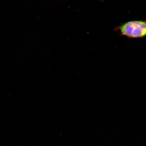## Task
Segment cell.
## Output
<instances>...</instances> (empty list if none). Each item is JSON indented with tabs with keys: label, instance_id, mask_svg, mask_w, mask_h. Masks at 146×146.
Listing matches in <instances>:
<instances>
[{
	"label": "cell",
	"instance_id": "2",
	"mask_svg": "<svg viewBox=\"0 0 146 146\" xmlns=\"http://www.w3.org/2000/svg\"><path fill=\"white\" fill-rule=\"evenodd\" d=\"M100 1H103V0H100Z\"/></svg>",
	"mask_w": 146,
	"mask_h": 146
},
{
	"label": "cell",
	"instance_id": "1",
	"mask_svg": "<svg viewBox=\"0 0 146 146\" xmlns=\"http://www.w3.org/2000/svg\"><path fill=\"white\" fill-rule=\"evenodd\" d=\"M115 30L122 36L132 39L146 36V20L127 22L116 27Z\"/></svg>",
	"mask_w": 146,
	"mask_h": 146
}]
</instances>
